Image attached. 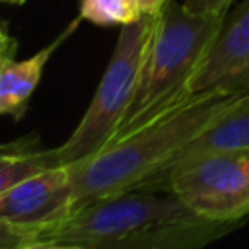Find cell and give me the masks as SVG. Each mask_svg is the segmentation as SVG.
<instances>
[{
  "label": "cell",
  "mask_w": 249,
  "mask_h": 249,
  "mask_svg": "<svg viewBox=\"0 0 249 249\" xmlns=\"http://www.w3.org/2000/svg\"><path fill=\"white\" fill-rule=\"evenodd\" d=\"M167 0H138V6H140V12L142 14H148V16H158L161 12V8L165 6Z\"/></svg>",
  "instance_id": "cell-17"
},
{
  "label": "cell",
  "mask_w": 249,
  "mask_h": 249,
  "mask_svg": "<svg viewBox=\"0 0 249 249\" xmlns=\"http://www.w3.org/2000/svg\"><path fill=\"white\" fill-rule=\"evenodd\" d=\"M249 150V91L230 103L202 132H198L163 169L148 177L138 189L158 191L161 181L181 163L198 156Z\"/></svg>",
  "instance_id": "cell-8"
},
{
  "label": "cell",
  "mask_w": 249,
  "mask_h": 249,
  "mask_svg": "<svg viewBox=\"0 0 249 249\" xmlns=\"http://www.w3.org/2000/svg\"><path fill=\"white\" fill-rule=\"evenodd\" d=\"M226 16L191 14L175 0L165 2L156 19L134 101L113 138L134 130L156 113L191 95L187 93V84L218 35Z\"/></svg>",
  "instance_id": "cell-3"
},
{
  "label": "cell",
  "mask_w": 249,
  "mask_h": 249,
  "mask_svg": "<svg viewBox=\"0 0 249 249\" xmlns=\"http://www.w3.org/2000/svg\"><path fill=\"white\" fill-rule=\"evenodd\" d=\"M16 41L4 31V29H0V64L4 62V58L6 56H12V53L16 51Z\"/></svg>",
  "instance_id": "cell-16"
},
{
  "label": "cell",
  "mask_w": 249,
  "mask_h": 249,
  "mask_svg": "<svg viewBox=\"0 0 249 249\" xmlns=\"http://www.w3.org/2000/svg\"><path fill=\"white\" fill-rule=\"evenodd\" d=\"M233 0H183V6L191 14L202 16H226Z\"/></svg>",
  "instance_id": "cell-13"
},
{
  "label": "cell",
  "mask_w": 249,
  "mask_h": 249,
  "mask_svg": "<svg viewBox=\"0 0 249 249\" xmlns=\"http://www.w3.org/2000/svg\"><path fill=\"white\" fill-rule=\"evenodd\" d=\"M249 91V0L226 16L210 49L187 84V93Z\"/></svg>",
  "instance_id": "cell-7"
},
{
  "label": "cell",
  "mask_w": 249,
  "mask_h": 249,
  "mask_svg": "<svg viewBox=\"0 0 249 249\" xmlns=\"http://www.w3.org/2000/svg\"><path fill=\"white\" fill-rule=\"evenodd\" d=\"M39 235V230L35 228H23L8 222H0V249H14L23 241L35 239Z\"/></svg>",
  "instance_id": "cell-12"
},
{
  "label": "cell",
  "mask_w": 249,
  "mask_h": 249,
  "mask_svg": "<svg viewBox=\"0 0 249 249\" xmlns=\"http://www.w3.org/2000/svg\"><path fill=\"white\" fill-rule=\"evenodd\" d=\"M74 208V185L68 163L39 171L0 195V222L43 230L66 218Z\"/></svg>",
  "instance_id": "cell-6"
},
{
  "label": "cell",
  "mask_w": 249,
  "mask_h": 249,
  "mask_svg": "<svg viewBox=\"0 0 249 249\" xmlns=\"http://www.w3.org/2000/svg\"><path fill=\"white\" fill-rule=\"evenodd\" d=\"M62 160L56 148L51 150H29L21 154H6L0 156V195L18 185L19 181L60 165Z\"/></svg>",
  "instance_id": "cell-10"
},
{
  "label": "cell",
  "mask_w": 249,
  "mask_h": 249,
  "mask_svg": "<svg viewBox=\"0 0 249 249\" xmlns=\"http://www.w3.org/2000/svg\"><path fill=\"white\" fill-rule=\"evenodd\" d=\"M80 16L95 25H126L142 14L134 12L124 0H82Z\"/></svg>",
  "instance_id": "cell-11"
},
{
  "label": "cell",
  "mask_w": 249,
  "mask_h": 249,
  "mask_svg": "<svg viewBox=\"0 0 249 249\" xmlns=\"http://www.w3.org/2000/svg\"><path fill=\"white\" fill-rule=\"evenodd\" d=\"M0 2H8V4H23L25 0H0Z\"/></svg>",
  "instance_id": "cell-19"
},
{
  "label": "cell",
  "mask_w": 249,
  "mask_h": 249,
  "mask_svg": "<svg viewBox=\"0 0 249 249\" xmlns=\"http://www.w3.org/2000/svg\"><path fill=\"white\" fill-rule=\"evenodd\" d=\"M14 249H86L80 243H72V241H60V239H45V237H35L29 241L19 243Z\"/></svg>",
  "instance_id": "cell-14"
},
{
  "label": "cell",
  "mask_w": 249,
  "mask_h": 249,
  "mask_svg": "<svg viewBox=\"0 0 249 249\" xmlns=\"http://www.w3.org/2000/svg\"><path fill=\"white\" fill-rule=\"evenodd\" d=\"M158 16L142 14L121 27L111 60L74 132L58 146L62 163H76L103 150L121 128L138 89Z\"/></svg>",
  "instance_id": "cell-4"
},
{
  "label": "cell",
  "mask_w": 249,
  "mask_h": 249,
  "mask_svg": "<svg viewBox=\"0 0 249 249\" xmlns=\"http://www.w3.org/2000/svg\"><path fill=\"white\" fill-rule=\"evenodd\" d=\"M243 93L208 89L191 93L156 113L134 130L113 138L95 156L68 163L74 208L138 189L163 169L198 132Z\"/></svg>",
  "instance_id": "cell-1"
},
{
  "label": "cell",
  "mask_w": 249,
  "mask_h": 249,
  "mask_svg": "<svg viewBox=\"0 0 249 249\" xmlns=\"http://www.w3.org/2000/svg\"><path fill=\"white\" fill-rule=\"evenodd\" d=\"M124 2H126V4H128V6L132 8V10H134V12L142 14V12H140V6H138V0H124Z\"/></svg>",
  "instance_id": "cell-18"
},
{
  "label": "cell",
  "mask_w": 249,
  "mask_h": 249,
  "mask_svg": "<svg viewBox=\"0 0 249 249\" xmlns=\"http://www.w3.org/2000/svg\"><path fill=\"white\" fill-rule=\"evenodd\" d=\"M235 224L200 218L173 193L134 189L80 206L37 237L86 249H202Z\"/></svg>",
  "instance_id": "cell-2"
},
{
  "label": "cell",
  "mask_w": 249,
  "mask_h": 249,
  "mask_svg": "<svg viewBox=\"0 0 249 249\" xmlns=\"http://www.w3.org/2000/svg\"><path fill=\"white\" fill-rule=\"evenodd\" d=\"M212 222L249 216V150L198 156L177 165L160 185Z\"/></svg>",
  "instance_id": "cell-5"
},
{
  "label": "cell",
  "mask_w": 249,
  "mask_h": 249,
  "mask_svg": "<svg viewBox=\"0 0 249 249\" xmlns=\"http://www.w3.org/2000/svg\"><path fill=\"white\" fill-rule=\"evenodd\" d=\"M76 27L78 19L72 21L70 27L60 33L49 47L41 49L37 54L25 60H14L12 56L4 58V62L0 64V115H8L12 119L23 117V113L27 111L29 97L41 80L47 60Z\"/></svg>",
  "instance_id": "cell-9"
},
{
  "label": "cell",
  "mask_w": 249,
  "mask_h": 249,
  "mask_svg": "<svg viewBox=\"0 0 249 249\" xmlns=\"http://www.w3.org/2000/svg\"><path fill=\"white\" fill-rule=\"evenodd\" d=\"M29 150H37V136L35 134L21 136L18 140L0 144V156H6V154H21V152H29Z\"/></svg>",
  "instance_id": "cell-15"
}]
</instances>
